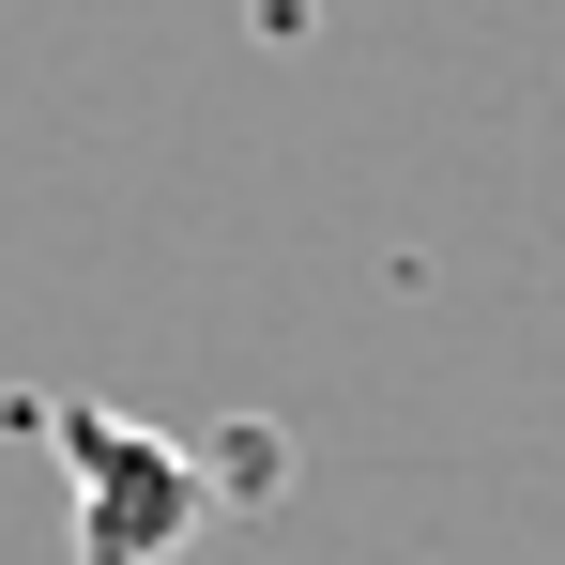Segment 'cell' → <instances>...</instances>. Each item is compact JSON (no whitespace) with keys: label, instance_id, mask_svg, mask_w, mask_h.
Returning a JSON list of instances; mask_svg holds the SVG:
<instances>
[{"label":"cell","instance_id":"6da1fadb","mask_svg":"<svg viewBox=\"0 0 565 565\" xmlns=\"http://www.w3.org/2000/svg\"><path fill=\"white\" fill-rule=\"evenodd\" d=\"M46 444H62V504H77V565H169L199 551V520H214V473L199 444L169 428H138V413H46Z\"/></svg>","mask_w":565,"mask_h":565},{"label":"cell","instance_id":"7a4b0ae2","mask_svg":"<svg viewBox=\"0 0 565 565\" xmlns=\"http://www.w3.org/2000/svg\"><path fill=\"white\" fill-rule=\"evenodd\" d=\"M230 489H276V428H230V444H214V504H230Z\"/></svg>","mask_w":565,"mask_h":565}]
</instances>
